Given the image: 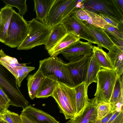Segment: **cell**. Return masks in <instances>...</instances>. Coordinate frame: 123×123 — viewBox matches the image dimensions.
<instances>
[{"mask_svg":"<svg viewBox=\"0 0 123 123\" xmlns=\"http://www.w3.org/2000/svg\"><path fill=\"white\" fill-rule=\"evenodd\" d=\"M39 68L45 76L54 75L58 82L72 87H75L67 63L57 56H50L40 60Z\"/></svg>","mask_w":123,"mask_h":123,"instance_id":"6da1fadb","label":"cell"},{"mask_svg":"<svg viewBox=\"0 0 123 123\" xmlns=\"http://www.w3.org/2000/svg\"><path fill=\"white\" fill-rule=\"evenodd\" d=\"M55 100L66 119H70L76 112V92L74 87L58 82L51 96Z\"/></svg>","mask_w":123,"mask_h":123,"instance_id":"7a4b0ae2","label":"cell"},{"mask_svg":"<svg viewBox=\"0 0 123 123\" xmlns=\"http://www.w3.org/2000/svg\"><path fill=\"white\" fill-rule=\"evenodd\" d=\"M0 86L10 100V105L23 108L28 105L29 102L21 92L14 76L0 64Z\"/></svg>","mask_w":123,"mask_h":123,"instance_id":"3957f363","label":"cell"},{"mask_svg":"<svg viewBox=\"0 0 123 123\" xmlns=\"http://www.w3.org/2000/svg\"><path fill=\"white\" fill-rule=\"evenodd\" d=\"M84 0H55L47 16L45 24L51 29L61 24L73 11L80 9Z\"/></svg>","mask_w":123,"mask_h":123,"instance_id":"277c9868","label":"cell"},{"mask_svg":"<svg viewBox=\"0 0 123 123\" xmlns=\"http://www.w3.org/2000/svg\"><path fill=\"white\" fill-rule=\"evenodd\" d=\"M28 29L25 39L17 47L18 50H28L38 46L44 45L51 29L45 24L33 18L28 22Z\"/></svg>","mask_w":123,"mask_h":123,"instance_id":"5b68a950","label":"cell"},{"mask_svg":"<svg viewBox=\"0 0 123 123\" xmlns=\"http://www.w3.org/2000/svg\"><path fill=\"white\" fill-rule=\"evenodd\" d=\"M28 29V22L23 16L14 11L11 17L4 44L12 48L18 47L26 37Z\"/></svg>","mask_w":123,"mask_h":123,"instance_id":"8992f818","label":"cell"},{"mask_svg":"<svg viewBox=\"0 0 123 123\" xmlns=\"http://www.w3.org/2000/svg\"><path fill=\"white\" fill-rule=\"evenodd\" d=\"M117 76L114 69L101 68L97 75V86L94 98L98 104L105 102L109 103Z\"/></svg>","mask_w":123,"mask_h":123,"instance_id":"52a82bcc","label":"cell"},{"mask_svg":"<svg viewBox=\"0 0 123 123\" xmlns=\"http://www.w3.org/2000/svg\"><path fill=\"white\" fill-rule=\"evenodd\" d=\"M81 9L111 16L123 21V9L117 0H84Z\"/></svg>","mask_w":123,"mask_h":123,"instance_id":"ba28073f","label":"cell"},{"mask_svg":"<svg viewBox=\"0 0 123 123\" xmlns=\"http://www.w3.org/2000/svg\"><path fill=\"white\" fill-rule=\"evenodd\" d=\"M66 32H73L79 37L92 44H98L96 39L87 27L84 21L79 19L73 11L61 23Z\"/></svg>","mask_w":123,"mask_h":123,"instance_id":"9c48e42d","label":"cell"},{"mask_svg":"<svg viewBox=\"0 0 123 123\" xmlns=\"http://www.w3.org/2000/svg\"><path fill=\"white\" fill-rule=\"evenodd\" d=\"M93 46L88 43L78 41L72 43L61 53L69 62L77 61L83 57L91 55Z\"/></svg>","mask_w":123,"mask_h":123,"instance_id":"30bf717a","label":"cell"},{"mask_svg":"<svg viewBox=\"0 0 123 123\" xmlns=\"http://www.w3.org/2000/svg\"><path fill=\"white\" fill-rule=\"evenodd\" d=\"M91 56H85L77 61L67 63L75 86L85 81Z\"/></svg>","mask_w":123,"mask_h":123,"instance_id":"8fae6325","label":"cell"},{"mask_svg":"<svg viewBox=\"0 0 123 123\" xmlns=\"http://www.w3.org/2000/svg\"><path fill=\"white\" fill-rule=\"evenodd\" d=\"M97 104L94 98L90 99L82 113L70 119L66 123H96L98 120L96 109Z\"/></svg>","mask_w":123,"mask_h":123,"instance_id":"7c38bea8","label":"cell"},{"mask_svg":"<svg viewBox=\"0 0 123 123\" xmlns=\"http://www.w3.org/2000/svg\"><path fill=\"white\" fill-rule=\"evenodd\" d=\"M21 114L38 123H60L48 113L35 108L31 105L23 108Z\"/></svg>","mask_w":123,"mask_h":123,"instance_id":"4fadbf2b","label":"cell"},{"mask_svg":"<svg viewBox=\"0 0 123 123\" xmlns=\"http://www.w3.org/2000/svg\"><path fill=\"white\" fill-rule=\"evenodd\" d=\"M73 11L80 19L96 27L103 29L108 24L98 14L92 11L80 9Z\"/></svg>","mask_w":123,"mask_h":123,"instance_id":"5bb4252c","label":"cell"},{"mask_svg":"<svg viewBox=\"0 0 123 123\" xmlns=\"http://www.w3.org/2000/svg\"><path fill=\"white\" fill-rule=\"evenodd\" d=\"M89 30L97 40L98 47L109 50L115 44L107 34L102 28L90 25L84 21Z\"/></svg>","mask_w":123,"mask_h":123,"instance_id":"9a60e30c","label":"cell"},{"mask_svg":"<svg viewBox=\"0 0 123 123\" xmlns=\"http://www.w3.org/2000/svg\"><path fill=\"white\" fill-rule=\"evenodd\" d=\"M88 87L85 81H84L74 87L76 107L75 116L82 113L90 102V99L88 98L87 95Z\"/></svg>","mask_w":123,"mask_h":123,"instance_id":"2e32d148","label":"cell"},{"mask_svg":"<svg viewBox=\"0 0 123 123\" xmlns=\"http://www.w3.org/2000/svg\"><path fill=\"white\" fill-rule=\"evenodd\" d=\"M45 77L39 68L34 74H29L28 76L27 80L28 92L29 97L32 100L36 98Z\"/></svg>","mask_w":123,"mask_h":123,"instance_id":"e0dca14e","label":"cell"},{"mask_svg":"<svg viewBox=\"0 0 123 123\" xmlns=\"http://www.w3.org/2000/svg\"><path fill=\"white\" fill-rule=\"evenodd\" d=\"M80 39L73 32H67L64 36L55 45L47 51L48 53L50 56H57L64 49Z\"/></svg>","mask_w":123,"mask_h":123,"instance_id":"ac0fdd59","label":"cell"},{"mask_svg":"<svg viewBox=\"0 0 123 123\" xmlns=\"http://www.w3.org/2000/svg\"><path fill=\"white\" fill-rule=\"evenodd\" d=\"M58 82L57 79L54 75L45 76L36 98H45L51 96Z\"/></svg>","mask_w":123,"mask_h":123,"instance_id":"d6986e66","label":"cell"},{"mask_svg":"<svg viewBox=\"0 0 123 123\" xmlns=\"http://www.w3.org/2000/svg\"><path fill=\"white\" fill-rule=\"evenodd\" d=\"M55 0H34V11L36 13L35 18L45 23L46 18L49 11Z\"/></svg>","mask_w":123,"mask_h":123,"instance_id":"ffe728a7","label":"cell"},{"mask_svg":"<svg viewBox=\"0 0 123 123\" xmlns=\"http://www.w3.org/2000/svg\"><path fill=\"white\" fill-rule=\"evenodd\" d=\"M15 11L12 7L6 5L0 10L2 23L0 29V42L4 43L6 37L7 31L12 14Z\"/></svg>","mask_w":123,"mask_h":123,"instance_id":"44dd1931","label":"cell"},{"mask_svg":"<svg viewBox=\"0 0 123 123\" xmlns=\"http://www.w3.org/2000/svg\"><path fill=\"white\" fill-rule=\"evenodd\" d=\"M65 29L60 24L51 29L50 32L44 45L46 50L50 49L55 45L66 35Z\"/></svg>","mask_w":123,"mask_h":123,"instance_id":"7402d4cb","label":"cell"},{"mask_svg":"<svg viewBox=\"0 0 123 123\" xmlns=\"http://www.w3.org/2000/svg\"><path fill=\"white\" fill-rule=\"evenodd\" d=\"M101 68L100 66L92 52L85 81L88 86L92 83L97 82V74Z\"/></svg>","mask_w":123,"mask_h":123,"instance_id":"603a6c76","label":"cell"},{"mask_svg":"<svg viewBox=\"0 0 123 123\" xmlns=\"http://www.w3.org/2000/svg\"><path fill=\"white\" fill-rule=\"evenodd\" d=\"M92 52L102 68L114 69V67L108 56L107 53L98 47L93 46Z\"/></svg>","mask_w":123,"mask_h":123,"instance_id":"cb8c5ba5","label":"cell"},{"mask_svg":"<svg viewBox=\"0 0 123 123\" xmlns=\"http://www.w3.org/2000/svg\"><path fill=\"white\" fill-rule=\"evenodd\" d=\"M123 74L117 77L115 86L110 99L109 104L111 110H114L115 106L123 93Z\"/></svg>","mask_w":123,"mask_h":123,"instance_id":"d4e9b609","label":"cell"},{"mask_svg":"<svg viewBox=\"0 0 123 123\" xmlns=\"http://www.w3.org/2000/svg\"><path fill=\"white\" fill-rule=\"evenodd\" d=\"M6 5L11 6L12 7L17 8L19 11V14L22 16L25 15L27 11L26 0H3Z\"/></svg>","mask_w":123,"mask_h":123,"instance_id":"484cf974","label":"cell"},{"mask_svg":"<svg viewBox=\"0 0 123 123\" xmlns=\"http://www.w3.org/2000/svg\"><path fill=\"white\" fill-rule=\"evenodd\" d=\"M0 120L6 123H20L19 116L18 114L12 112L8 109L0 114Z\"/></svg>","mask_w":123,"mask_h":123,"instance_id":"4316f807","label":"cell"},{"mask_svg":"<svg viewBox=\"0 0 123 123\" xmlns=\"http://www.w3.org/2000/svg\"><path fill=\"white\" fill-rule=\"evenodd\" d=\"M108 50L107 55L114 67L120 56L123 54V47L115 44Z\"/></svg>","mask_w":123,"mask_h":123,"instance_id":"83f0119b","label":"cell"},{"mask_svg":"<svg viewBox=\"0 0 123 123\" xmlns=\"http://www.w3.org/2000/svg\"><path fill=\"white\" fill-rule=\"evenodd\" d=\"M96 109L98 120L103 118L111 111L109 103L105 102L98 103Z\"/></svg>","mask_w":123,"mask_h":123,"instance_id":"f1b7e54d","label":"cell"},{"mask_svg":"<svg viewBox=\"0 0 123 123\" xmlns=\"http://www.w3.org/2000/svg\"><path fill=\"white\" fill-rule=\"evenodd\" d=\"M108 24L116 27L123 31V21L112 16L100 13H97Z\"/></svg>","mask_w":123,"mask_h":123,"instance_id":"f546056e","label":"cell"},{"mask_svg":"<svg viewBox=\"0 0 123 123\" xmlns=\"http://www.w3.org/2000/svg\"><path fill=\"white\" fill-rule=\"evenodd\" d=\"M108 34L123 40V33L119 29L108 24L105 25L102 29Z\"/></svg>","mask_w":123,"mask_h":123,"instance_id":"4dcf8cb0","label":"cell"},{"mask_svg":"<svg viewBox=\"0 0 123 123\" xmlns=\"http://www.w3.org/2000/svg\"><path fill=\"white\" fill-rule=\"evenodd\" d=\"M0 64L4 66L14 76L15 78L17 77L16 70L17 66H21V63H15L11 64L5 61L0 57Z\"/></svg>","mask_w":123,"mask_h":123,"instance_id":"1f68e13d","label":"cell"},{"mask_svg":"<svg viewBox=\"0 0 123 123\" xmlns=\"http://www.w3.org/2000/svg\"><path fill=\"white\" fill-rule=\"evenodd\" d=\"M123 54L121 55L116 62L114 66L115 69L117 77H119L123 74Z\"/></svg>","mask_w":123,"mask_h":123,"instance_id":"d6a6232c","label":"cell"},{"mask_svg":"<svg viewBox=\"0 0 123 123\" xmlns=\"http://www.w3.org/2000/svg\"><path fill=\"white\" fill-rule=\"evenodd\" d=\"M107 123H123V111H115Z\"/></svg>","mask_w":123,"mask_h":123,"instance_id":"836d02e7","label":"cell"},{"mask_svg":"<svg viewBox=\"0 0 123 123\" xmlns=\"http://www.w3.org/2000/svg\"><path fill=\"white\" fill-rule=\"evenodd\" d=\"M16 73V82L19 88L21 86L22 82L28 74L25 73L20 68L19 66L17 67Z\"/></svg>","mask_w":123,"mask_h":123,"instance_id":"e575fe53","label":"cell"},{"mask_svg":"<svg viewBox=\"0 0 123 123\" xmlns=\"http://www.w3.org/2000/svg\"><path fill=\"white\" fill-rule=\"evenodd\" d=\"M0 57L5 61L11 64L19 63L16 58L6 55L2 49L0 50Z\"/></svg>","mask_w":123,"mask_h":123,"instance_id":"d590c367","label":"cell"},{"mask_svg":"<svg viewBox=\"0 0 123 123\" xmlns=\"http://www.w3.org/2000/svg\"><path fill=\"white\" fill-rule=\"evenodd\" d=\"M115 111H111L105 117L101 119L98 120L96 123H107Z\"/></svg>","mask_w":123,"mask_h":123,"instance_id":"8d00e7d4","label":"cell"},{"mask_svg":"<svg viewBox=\"0 0 123 123\" xmlns=\"http://www.w3.org/2000/svg\"><path fill=\"white\" fill-rule=\"evenodd\" d=\"M19 117L21 123H38L31 119L21 114Z\"/></svg>","mask_w":123,"mask_h":123,"instance_id":"74e56055","label":"cell"},{"mask_svg":"<svg viewBox=\"0 0 123 123\" xmlns=\"http://www.w3.org/2000/svg\"><path fill=\"white\" fill-rule=\"evenodd\" d=\"M20 68L25 73L28 74L30 72L35 68L34 67L28 66L26 65L20 67Z\"/></svg>","mask_w":123,"mask_h":123,"instance_id":"f35d334b","label":"cell"},{"mask_svg":"<svg viewBox=\"0 0 123 123\" xmlns=\"http://www.w3.org/2000/svg\"><path fill=\"white\" fill-rule=\"evenodd\" d=\"M0 95L4 99L6 103L9 105L10 100L4 92L2 88L0 86Z\"/></svg>","mask_w":123,"mask_h":123,"instance_id":"ab89813d","label":"cell"},{"mask_svg":"<svg viewBox=\"0 0 123 123\" xmlns=\"http://www.w3.org/2000/svg\"><path fill=\"white\" fill-rule=\"evenodd\" d=\"M9 105L0 95V106H5L8 107Z\"/></svg>","mask_w":123,"mask_h":123,"instance_id":"60d3db41","label":"cell"},{"mask_svg":"<svg viewBox=\"0 0 123 123\" xmlns=\"http://www.w3.org/2000/svg\"><path fill=\"white\" fill-rule=\"evenodd\" d=\"M8 107L5 106H0V114L3 113Z\"/></svg>","mask_w":123,"mask_h":123,"instance_id":"b9f144b4","label":"cell"},{"mask_svg":"<svg viewBox=\"0 0 123 123\" xmlns=\"http://www.w3.org/2000/svg\"><path fill=\"white\" fill-rule=\"evenodd\" d=\"M117 1L119 6L123 9V0H117Z\"/></svg>","mask_w":123,"mask_h":123,"instance_id":"7bdbcfd3","label":"cell"},{"mask_svg":"<svg viewBox=\"0 0 123 123\" xmlns=\"http://www.w3.org/2000/svg\"><path fill=\"white\" fill-rule=\"evenodd\" d=\"M2 23V16L0 11V29L1 28Z\"/></svg>","mask_w":123,"mask_h":123,"instance_id":"ee69618b","label":"cell"},{"mask_svg":"<svg viewBox=\"0 0 123 123\" xmlns=\"http://www.w3.org/2000/svg\"><path fill=\"white\" fill-rule=\"evenodd\" d=\"M0 123H6L3 120H0Z\"/></svg>","mask_w":123,"mask_h":123,"instance_id":"f6af8a7d","label":"cell"},{"mask_svg":"<svg viewBox=\"0 0 123 123\" xmlns=\"http://www.w3.org/2000/svg\"><path fill=\"white\" fill-rule=\"evenodd\" d=\"M20 123H21V122H20Z\"/></svg>","mask_w":123,"mask_h":123,"instance_id":"bcb514c9","label":"cell"}]
</instances>
